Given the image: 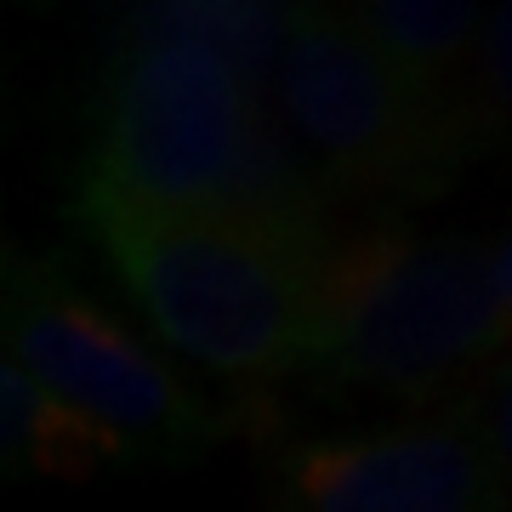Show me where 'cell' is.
Masks as SVG:
<instances>
[{"mask_svg": "<svg viewBox=\"0 0 512 512\" xmlns=\"http://www.w3.org/2000/svg\"><path fill=\"white\" fill-rule=\"evenodd\" d=\"M74 211L80 222L137 211L325 234V177L222 52L200 40H120Z\"/></svg>", "mask_w": 512, "mask_h": 512, "instance_id": "1", "label": "cell"}, {"mask_svg": "<svg viewBox=\"0 0 512 512\" xmlns=\"http://www.w3.org/2000/svg\"><path fill=\"white\" fill-rule=\"evenodd\" d=\"M148 330L194 365L262 382L308 370L325 308V234L234 217H86Z\"/></svg>", "mask_w": 512, "mask_h": 512, "instance_id": "2", "label": "cell"}, {"mask_svg": "<svg viewBox=\"0 0 512 512\" xmlns=\"http://www.w3.org/2000/svg\"><path fill=\"white\" fill-rule=\"evenodd\" d=\"M501 342L490 245L461 234H387L336 245L325 268L313 365L336 387L427 399Z\"/></svg>", "mask_w": 512, "mask_h": 512, "instance_id": "3", "label": "cell"}, {"mask_svg": "<svg viewBox=\"0 0 512 512\" xmlns=\"http://www.w3.org/2000/svg\"><path fill=\"white\" fill-rule=\"evenodd\" d=\"M433 103L370 46L353 12L336 0H291L274 109L325 183L439 177L461 154V131Z\"/></svg>", "mask_w": 512, "mask_h": 512, "instance_id": "4", "label": "cell"}, {"mask_svg": "<svg viewBox=\"0 0 512 512\" xmlns=\"http://www.w3.org/2000/svg\"><path fill=\"white\" fill-rule=\"evenodd\" d=\"M6 359L126 439L131 456H188L222 439L217 404L200 399L126 319L46 262H12Z\"/></svg>", "mask_w": 512, "mask_h": 512, "instance_id": "5", "label": "cell"}, {"mask_svg": "<svg viewBox=\"0 0 512 512\" xmlns=\"http://www.w3.org/2000/svg\"><path fill=\"white\" fill-rule=\"evenodd\" d=\"M296 512H501L507 467L484 427L427 421L302 444L285 461Z\"/></svg>", "mask_w": 512, "mask_h": 512, "instance_id": "6", "label": "cell"}, {"mask_svg": "<svg viewBox=\"0 0 512 512\" xmlns=\"http://www.w3.org/2000/svg\"><path fill=\"white\" fill-rule=\"evenodd\" d=\"M0 439L12 473H52V478H92L114 461H131L126 439L80 416L52 387H40L23 365H0Z\"/></svg>", "mask_w": 512, "mask_h": 512, "instance_id": "7", "label": "cell"}, {"mask_svg": "<svg viewBox=\"0 0 512 512\" xmlns=\"http://www.w3.org/2000/svg\"><path fill=\"white\" fill-rule=\"evenodd\" d=\"M478 6L484 0H353V18L410 86L433 92L484 35L490 12Z\"/></svg>", "mask_w": 512, "mask_h": 512, "instance_id": "8", "label": "cell"}, {"mask_svg": "<svg viewBox=\"0 0 512 512\" xmlns=\"http://www.w3.org/2000/svg\"><path fill=\"white\" fill-rule=\"evenodd\" d=\"M478 86L495 114L512 120V0H495L478 35Z\"/></svg>", "mask_w": 512, "mask_h": 512, "instance_id": "9", "label": "cell"}, {"mask_svg": "<svg viewBox=\"0 0 512 512\" xmlns=\"http://www.w3.org/2000/svg\"><path fill=\"white\" fill-rule=\"evenodd\" d=\"M484 439H490V450L501 456V467H507V478H512V365L495 376L490 416H484Z\"/></svg>", "mask_w": 512, "mask_h": 512, "instance_id": "10", "label": "cell"}, {"mask_svg": "<svg viewBox=\"0 0 512 512\" xmlns=\"http://www.w3.org/2000/svg\"><path fill=\"white\" fill-rule=\"evenodd\" d=\"M490 285H495V313H501V342L512 348V234L490 245Z\"/></svg>", "mask_w": 512, "mask_h": 512, "instance_id": "11", "label": "cell"}, {"mask_svg": "<svg viewBox=\"0 0 512 512\" xmlns=\"http://www.w3.org/2000/svg\"><path fill=\"white\" fill-rule=\"evenodd\" d=\"M200 6H222V12H234V6H262V0H200Z\"/></svg>", "mask_w": 512, "mask_h": 512, "instance_id": "12", "label": "cell"}, {"mask_svg": "<svg viewBox=\"0 0 512 512\" xmlns=\"http://www.w3.org/2000/svg\"><path fill=\"white\" fill-rule=\"evenodd\" d=\"M29 6H52V0H29Z\"/></svg>", "mask_w": 512, "mask_h": 512, "instance_id": "13", "label": "cell"}]
</instances>
